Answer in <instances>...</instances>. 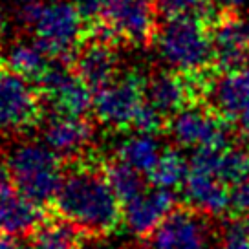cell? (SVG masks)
<instances>
[{
	"mask_svg": "<svg viewBox=\"0 0 249 249\" xmlns=\"http://www.w3.org/2000/svg\"><path fill=\"white\" fill-rule=\"evenodd\" d=\"M64 171L61 189L50 209L90 236H107L124 224L123 202L105 174V161L81 154Z\"/></svg>",
	"mask_w": 249,
	"mask_h": 249,
	"instance_id": "cell-1",
	"label": "cell"
},
{
	"mask_svg": "<svg viewBox=\"0 0 249 249\" xmlns=\"http://www.w3.org/2000/svg\"><path fill=\"white\" fill-rule=\"evenodd\" d=\"M8 169L17 193L42 207H50L64 178V160L46 143L26 141L8 158Z\"/></svg>",
	"mask_w": 249,
	"mask_h": 249,
	"instance_id": "cell-2",
	"label": "cell"
},
{
	"mask_svg": "<svg viewBox=\"0 0 249 249\" xmlns=\"http://www.w3.org/2000/svg\"><path fill=\"white\" fill-rule=\"evenodd\" d=\"M154 39L160 57L178 73H195L214 66L211 30L198 18H167Z\"/></svg>",
	"mask_w": 249,
	"mask_h": 249,
	"instance_id": "cell-3",
	"label": "cell"
},
{
	"mask_svg": "<svg viewBox=\"0 0 249 249\" xmlns=\"http://www.w3.org/2000/svg\"><path fill=\"white\" fill-rule=\"evenodd\" d=\"M18 18L35 33V42L52 57L70 55L83 35V22L79 9L71 2H35L20 4Z\"/></svg>",
	"mask_w": 249,
	"mask_h": 249,
	"instance_id": "cell-4",
	"label": "cell"
},
{
	"mask_svg": "<svg viewBox=\"0 0 249 249\" xmlns=\"http://www.w3.org/2000/svg\"><path fill=\"white\" fill-rule=\"evenodd\" d=\"M154 0H110L99 22H93V39L114 44H147L158 33Z\"/></svg>",
	"mask_w": 249,
	"mask_h": 249,
	"instance_id": "cell-5",
	"label": "cell"
},
{
	"mask_svg": "<svg viewBox=\"0 0 249 249\" xmlns=\"http://www.w3.org/2000/svg\"><path fill=\"white\" fill-rule=\"evenodd\" d=\"M167 132L172 141L181 148L229 147L231 132L229 121L224 119L211 107L193 103L171 116Z\"/></svg>",
	"mask_w": 249,
	"mask_h": 249,
	"instance_id": "cell-6",
	"label": "cell"
},
{
	"mask_svg": "<svg viewBox=\"0 0 249 249\" xmlns=\"http://www.w3.org/2000/svg\"><path fill=\"white\" fill-rule=\"evenodd\" d=\"M147 79L130 71L116 77L110 85L93 93V114L107 126L128 128L145 105Z\"/></svg>",
	"mask_w": 249,
	"mask_h": 249,
	"instance_id": "cell-7",
	"label": "cell"
},
{
	"mask_svg": "<svg viewBox=\"0 0 249 249\" xmlns=\"http://www.w3.org/2000/svg\"><path fill=\"white\" fill-rule=\"evenodd\" d=\"M42 116L39 92L28 79L0 70V132H24L39 124Z\"/></svg>",
	"mask_w": 249,
	"mask_h": 249,
	"instance_id": "cell-8",
	"label": "cell"
},
{
	"mask_svg": "<svg viewBox=\"0 0 249 249\" xmlns=\"http://www.w3.org/2000/svg\"><path fill=\"white\" fill-rule=\"evenodd\" d=\"M207 214L178 205L147 238V249H213V229Z\"/></svg>",
	"mask_w": 249,
	"mask_h": 249,
	"instance_id": "cell-9",
	"label": "cell"
},
{
	"mask_svg": "<svg viewBox=\"0 0 249 249\" xmlns=\"http://www.w3.org/2000/svg\"><path fill=\"white\" fill-rule=\"evenodd\" d=\"M39 85L46 101L61 116L85 117L93 108V90L81 81L73 68L70 70L61 62L50 64Z\"/></svg>",
	"mask_w": 249,
	"mask_h": 249,
	"instance_id": "cell-10",
	"label": "cell"
},
{
	"mask_svg": "<svg viewBox=\"0 0 249 249\" xmlns=\"http://www.w3.org/2000/svg\"><path fill=\"white\" fill-rule=\"evenodd\" d=\"M211 40L214 68L220 71L244 68L249 59V18L236 11H226L213 22Z\"/></svg>",
	"mask_w": 249,
	"mask_h": 249,
	"instance_id": "cell-11",
	"label": "cell"
},
{
	"mask_svg": "<svg viewBox=\"0 0 249 249\" xmlns=\"http://www.w3.org/2000/svg\"><path fill=\"white\" fill-rule=\"evenodd\" d=\"M176 207V196L172 191L152 187V191H145L123 205L124 226L136 236L148 238Z\"/></svg>",
	"mask_w": 249,
	"mask_h": 249,
	"instance_id": "cell-12",
	"label": "cell"
},
{
	"mask_svg": "<svg viewBox=\"0 0 249 249\" xmlns=\"http://www.w3.org/2000/svg\"><path fill=\"white\" fill-rule=\"evenodd\" d=\"M185 205L207 216H224L231 211V187L214 174L193 171L181 189Z\"/></svg>",
	"mask_w": 249,
	"mask_h": 249,
	"instance_id": "cell-13",
	"label": "cell"
},
{
	"mask_svg": "<svg viewBox=\"0 0 249 249\" xmlns=\"http://www.w3.org/2000/svg\"><path fill=\"white\" fill-rule=\"evenodd\" d=\"M209 107L229 123L249 108V68L222 71L213 81L207 93Z\"/></svg>",
	"mask_w": 249,
	"mask_h": 249,
	"instance_id": "cell-14",
	"label": "cell"
},
{
	"mask_svg": "<svg viewBox=\"0 0 249 249\" xmlns=\"http://www.w3.org/2000/svg\"><path fill=\"white\" fill-rule=\"evenodd\" d=\"M73 71L93 93L110 85L117 73V55L110 42L92 39L75 55Z\"/></svg>",
	"mask_w": 249,
	"mask_h": 249,
	"instance_id": "cell-15",
	"label": "cell"
},
{
	"mask_svg": "<svg viewBox=\"0 0 249 249\" xmlns=\"http://www.w3.org/2000/svg\"><path fill=\"white\" fill-rule=\"evenodd\" d=\"M92 136V124L85 117L55 114L44 126V143L64 161H71L85 154V148Z\"/></svg>",
	"mask_w": 249,
	"mask_h": 249,
	"instance_id": "cell-16",
	"label": "cell"
},
{
	"mask_svg": "<svg viewBox=\"0 0 249 249\" xmlns=\"http://www.w3.org/2000/svg\"><path fill=\"white\" fill-rule=\"evenodd\" d=\"M48 207L31 202L17 189L0 196V234L6 236H26L35 231V227L46 216Z\"/></svg>",
	"mask_w": 249,
	"mask_h": 249,
	"instance_id": "cell-17",
	"label": "cell"
},
{
	"mask_svg": "<svg viewBox=\"0 0 249 249\" xmlns=\"http://www.w3.org/2000/svg\"><path fill=\"white\" fill-rule=\"evenodd\" d=\"M145 99L167 117L195 103L185 75L178 71H158L147 79Z\"/></svg>",
	"mask_w": 249,
	"mask_h": 249,
	"instance_id": "cell-18",
	"label": "cell"
},
{
	"mask_svg": "<svg viewBox=\"0 0 249 249\" xmlns=\"http://www.w3.org/2000/svg\"><path fill=\"white\" fill-rule=\"evenodd\" d=\"M86 236L90 234L50 207L42 222L30 234L31 249H83Z\"/></svg>",
	"mask_w": 249,
	"mask_h": 249,
	"instance_id": "cell-19",
	"label": "cell"
},
{
	"mask_svg": "<svg viewBox=\"0 0 249 249\" xmlns=\"http://www.w3.org/2000/svg\"><path fill=\"white\" fill-rule=\"evenodd\" d=\"M163 150L165 148H161V143L156 140V136L134 132L132 136L121 141L117 148V160H121L147 176L160 161Z\"/></svg>",
	"mask_w": 249,
	"mask_h": 249,
	"instance_id": "cell-20",
	"label": "cell"
},
{
	"mask_svg": "<svg viewBox=\"0 0 249 249\" xmlns=\"http://www.w3.org/2000/svg\"><path fill=\"white\" fill-rule=\"evenodd\" d=\"M191 174V158H187L178 148H165L160 161L147 174V181L156 189L176 191L183 189Z\"/></svg>",
	"mask_w": 249,
	"mask_h": 249,
	"instance_id": "cell-21",
	"label": "cell"
},
{
	"mask_svg": "<svg viewBox=\"0 0 249 249\" xmlns=\"http://www.w3.org/2000/svg\"><path fill=\"white\" fill-rule=\"evenodd\" d=\"M50 55L42 50L39 42H17L6 53L8 70L22 75L28 81H40L50 68Z\"/></svg>",
	"mask_w": 249,
	"mask_h": 249,
	"instance_id": "cell-22",
	"label": "cell"
},
{
	"mask_svg": "<svg viewBox=\"0 0 249 249\" xmlns=\"http://www.w3.org/2000/svg\"><path fill=\"white\" fill-rule=\"evenodd\" d=\"M105 174H107V179L112 185L117 198L123 202V205L145 193L143 174L117 158L114 161L105 163Z\"/></svg>",
	"mask_w": 249,
	"mask_h": 249,
	"instance_id": "cell-23",
	"label": "cell"
},
{
	"mask_svg": "<svg viewBox=\"0 0 249 249\" xmlns=\"http://www.w3.org/2000/svg\"><path fill=\"white\" fill-rule=\"evenodd\" d=\"M158 8L167 18L193 17L202 22L213 24L220 17L214 13V0H158Z\"/></svg>",
	"mask_w": 249,
	"mask_h": 249,
	"instance_id": "cell-24",
	"label": "cell"
},
{
	"mask_svg": "<svg viewBox=\"0 0 249 249\" xmlns=\"http://www.w3.org/2000/svg\"><path fill=\"white\" fill-rule=\"evenodd\" d=\"M249 176V150L242 147H229L222 152L216 169V178L233 187Z\"/></svg>",
	"mask_w": 249,
	"mask_h": 249,
	"instance_id": "cell-25",
	"label": "cell"
},
{
	"mask_svg": "<svg viewBox=\"0 0 249 249\" xmlns=\"http://www.w3.org/2000/svg\"><path fill=\"white\" fill-rule=\"evenodd\" d=\"M218 249H249V218L233 216L222 229Z\"/></svg>",
	"mask_w": 249,
	"mask_h": 249,
	"instance_id": "cell-26",
	"label": "cell"
},
{
	"mask_svg": "<svg viewBox=\"0 0 249 249\" xmlns=\"http://www.w3.org/2000/svg\"><path fill=\"white\" fill-rule=\"evenodd\" d=\"M167 123H169V121H167V116H163L160 110L154 108L150 103L145 101V105L141 107L136 119H134L132 128L136 132L152 134V136H156V134L167 130Z\"/></svg>",
	"mask_w": 249,
	"mask_h": 249,
	"instance_id": "cell-27",
	"label": "cell"
},
{
	"mask_svg": "<svg viewBox=\"0 0 249 249\" xmlns=\"http://www.w3.org/2000/svg\"><path fill=\"white\" fill-rule=\"evenodd\" d=\"M233 216L249 218V176L231 187V211Z\"/></svg>",
	"mask_w": 249,
	"mask_h": 249,
	"instance_id": "cell-28",
	"label": "cell"
},
{
	"mask_svg": "<svg viewBox=\"0 0 249 249\" xmlns=\"http://www.w3.org/2000/svg\"><path fill=\"white\" fill-rule=\"evenodd\" d=\"M110 0H75L73 4L77 6L79 13L85 20L90 22H99L105 15V9L108 6Z\"/></svg>",
	"mask_w": 249,
	"mask_h": 249,
	"instance_id": "cell-29",
	"label": "cell"
},
{
	"mask_svg": "<svg viewBox=\"0 0 249 249\" xmlns=\"http://www.w3.org/2000/svg\"><path fill=\"white\" fill-rule=\"evenodd\" d=\"M11 189H15V185H13V178H11V172H9L8 165L0 163V196H4L6 193H9Z\"/></svg>",
	"mask_w": 249,
	"mask_h": 249,
	"instance_id": "cell-30",
	"label": "cell"
},
{
	"mask_svg": "<svg viewBox=\"0 0 249 249\" xmlns=\"http://www.w3.org/2000/svg\"><path fill=\"white\" fill-rule=\"evenodd\" d=\"M234 123H236V128H238V132H240L242 138L249 141V108L246 110Z\"/></svg>",
	"mask_w": 249,
	"mask_h": 249,
	"instance_id": "cell-31",
	"label": "cell"
},
{
	"mask_svg": "<svg viewBox=\"0 0 249 249\" xmlns=\"http://www.w3.org/2000/svg\"><path fill=\"white\" fill-rule=\"evenodd\" d=\"M218 6H222L227 11H236V9L246 8L249 4V0H214Z\"/></svg>",
	"mask_w": 249,
	"mask_h": 249,
	"instance_id": "cell-32",
	"label": "cell"
},
{
	"mask_svg": "<svg viewBox=\"0 0 249 249\" xmlns=\"http://www.w3.org/2000/svg\"><path fill=\"white\" fill-rule=\"evenodd\" d=\"M0 249H20V246H18V242L13 236L0 234Z\"/></svg>",
	"mask_w": 249,
	"mask_h": 249,
	"instance_id": "cell-33",
	"label": "cell"
},
{
	"mask_svg": "<svg viewBox=\"0 0 249 249\" xmlns=\"http://www.w3.org/2000/svg\"><path fill=\"white\" fill-rule=\"evenodd\" d=\"M4 30V13L0 11V31Z\"/></svg>",
	"mask_w": 249,
	"mask_h": 249,
	"instance_id": "cell-34",
	"label": "cell"
},
{
	"mask_svg": "<svg viewBox=\"0 0 249 249\" xmlns=\"http://www.w3.org/2000/svg\"><path fill=\"white\" fill-rule=\"evenodd\" d=\"M83 249H86V248H83Z\"/></svg>",
	"mask_w": 249,
	"mask_h": 249,
	"instance_id": "cell-35",
	"label": "cell"
}]
</instances>
